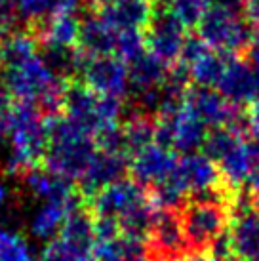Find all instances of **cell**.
I'll use <instances>...</instances> for the list:
<instances>
[{"label":"cell","instance_id":"cell-1","mask_svg":"<svg viewBox=\"0 0 259 261\" xmlns=\"http://www.w3.org/2000/svg\"><path fill=\"white\" fill-rule=\"evenodd\" d=\"M0 143L10 145L6 174L23 175L33 166L42 164L48 147V118L29 103L15 101L0 113Z\"/></svg>","mask_w":259,"mask_h":261},{"label":"cell","instance_id":"cell-2","mask_svg":"<svg viewBox=\"0 0 259 261\" xmlns=\"http://www.w3.org/2000/svg\"><path fill=\"white\" fill-rule=\"evenodd\" d=\"M88 208L94 218L113 219L122 232L139 237L149 234L154 214L159 210L147 189L134 179L124 177L97 191L88 200Z\"/></svg>","mask_w":259,"mask_h":261},{"label":"cell","instance_id":"cell-3","mask_svg":"<svg viewBox=\"0 0 259 261\" xmlns=\"http://www.w3.org/2000/svg\"><path fill=\"white\" fill-rule=\"evenodd\" d=\"M0 84L17 103L35 105L46 116L61 111L65 86L69 80H63L54 73V69L46 63L40 54L6 69H0Z\"/></svg>","mask_w":259,"mask_h":261},{"label":"cell","instance_id":"cell-4","mask_svg":"<svg viewBox=\"0 0 259 261\" xmlns=\"http://www.w3.org/2000/svg\"><path fill=\"white\" fill-rule=\"evenodd\" d=\"M48 147L44 164L65 175L67 179L76 181L84 175L90 162L97 152L94 136L82 130L79 124L61 113L48 115Z\"/></svg>","mask_w":259,"mask_h":261},{"label":"cell","instance_id":"cell-5","mask_svg":"<svg viewBox=\"0 0 259 261\" xmlns=\"http://www.w3.org/2000/svg\"><path fill=\"white\" fill-rule=\"evenodd\" d=\"M61 111L95 139L105 130L120 124L122 101L95 94L80 80H69L65 86Z\"/></svg>","mask_w":259,"mask_h":261},{"label":"cell","instance_id":"cell-6","mask_svg":"<svg viewBox=\"0 0 259 261\" xmlns=\"http://www.w3.org/2000/svg\"><path fill=\"white\" fill-rule=\"evenodd\" d=\"M202 151L216 162L221 179L229 185L242 187L244 183H250L253 172V145L252 141L242 138L237 126L208 132Z\"/></svg>","mask_w":259,"mask_h":261},{"label":"cell","instance_id":"cell-7","mask_svg":"<svg viewBox=\"0 0 259 261\" xmlns=\"http://www.w3.org/2000/svg\"><path fill=\"white\" fill-rule=\"evenodd\" d=\"M187 246L196 250L216 248L227 239L229 231V210L217 196H198L185 206L181 214Z\"/></svg>","mask_w":259,"mask_h":261},{"label":"cell","instance_id":"cell-8","mask_svg":"<svg viewBox=\"0 0 259 261\" xmlns=\"http://www.w3.org/2000/svg\"><path fill=\"white\" fill-rule=\"evenodd\" d=\"M196 29L198 37L212 50L223 56H237L244 51L246 48H250L253 38L252 25L242 15V12L227 8L210 6Z\"/></svg>","mask_w":259,"mask_h":261},{"label":"cell","instance_id":"cell-9","mask_svg":"<svg viewBox=\"0 0 259 261\" xmlns=\"http://www.w3.org/2000/svg\"><path fill=\"white\" fill-rule=\"evenodd\" d=\"M219 181L221 174L216 162L208 154L196 151L181 154L172 177L164 185L172 187L181 198H187L191 195L198 198V196L214 195V191L219 187Z\"/></svg>","mask_w":259,"mask_h":261},{"label":"cell","instance_id":"cell-10","mask_svg":"<svg viewBox=\"0 0 259 261\" xmlns=\"http://www.w3.org/2000/svg\"><path fill=\"white\" fill-rule=\"evenodd\" d=\"M208 128L187 109L183 101L177 109L157 118V143L168 147L173 152H196L204 147Z\"/></svg>","mask_w":259,"mask_h":261},{"label":"cell","instance_id":"cell-11","mask_svg":"<svg viewBox=\"0 0 259 261\" xmlns=\"http://www.w3.org/2000/svg\"><path fill=\"white\" fill-rule=\"evenodd\" d=\"M79 79L95 94L122 101L130 94L128 63L116 56L86 58L82 61Z\"/></svg>","mask_w":259,"mask_h":261},{"label":"cell","instance_id":"cell-12","mask_svg":"<svg viewBox=\"0 0 259 261\" xmlns=\"http://www.w3.org/2000/svg\"><path fill=\"white\" fill-rule=\"evenodd\" d=\"M227 244L242 261L259 259V206L253 198L240 195L230 210Z\"/></svg>","mask_w":259,"mask_h":261},{"label":"cell","instance_id":"cell-13","mask_svg":"<svg viewBox=\"0 0 259 261\" xmlns=\"http://www.w3.org/2000/svg\"><path fill=\"white\" fill-rule=\"evenodd\" d=\"M187 35L168 8H154L149 25L145 27V46L147 51L159 58L168 67L177 65Z\"/></svg>","mask_w":259,"mask_h":261},{"label":"cell","instance_id":"cell-14","mask_svg":"<svg viewBox=\"0 0 259 261\" xmlns=\"http://www.w3.org/2000/svg\"><path fill=\"white\" fill-rule=\"evenodd\" d=\"M216 90L235 107H250L259 99V71L250 61L230 56L225 61Z\"/></svg>","mask_w":259,"mask_h":261},{"label":"cell","instance_id":"cell-15","mask_svg":"<svg viewBox=\"0 0 259 261\" xmlns=\"http://www.w3.org/2000/svg\"><path fill=\"white\" fill-rule=\"evenodd\" d=\"M225 56L212 50L200 37H187L177 65L185 69L189 80L200 88H216L223 73Z\"/></svg>","mask_w":259,"mask_h":261},{"label":"cell","instance_id":"cell-16","mask_svg":"<svg viewBox=\"0 0 259 261\" xmlns=\"http://www.w3.org/2000/svg\"><path fill=\"white\" fill-rule=\"evenodd\" d=\"M177 164V156L168 147L160 143L145 147L139 152L132 154L130 160V174L132 179L145 189H157L164 185L172 177Z\"/></svg>","mask_w":259,"mask_h":261},{"label":"cell","instance_id":"cell-17","mask_svg":"<svg viewBox=\"0 0 259 261\" xmlns=\"http://www.w3.org/2000/svg\"><path fill=\"white\" fill-rule=\"evenodd\" d=\"M185 105L206 128H230L238 122V107L229 103L216 88H191L185 94Z\"/></svg>","mask_w":259,"mask_h":261},{"label":"cell","instance_id":"cell-18","mask_svg":"<svg viewBox=\"0 0 259 261\" xmlns=\"http://www.w3.org/2000/svg\"><path fill=\"white\" fill-rule=\"evenodd\" d=\"M31 195L36 196L42 202H63V204H76L80 200H86L80 195L79 187H74L71 179L65 175L54 172L46 164L33 166L29 172L21 175Z\"/></svg>","mask_w":259,"mask_h":261},{"label":"cell","instance_id":"cell-19","mask_svg":"<svg viewBox=\"0 0 259 261\" xmlns=\"http://www.w3.org/2000/svg\"><path fill=\"white\" fill-rule=\"evenodd\" d=\"M128 156L122 154V152L97 149L88 170L79 179L76 187H79L80 195L84 196L88 202L97 191H101V189L111 185V183L118 181V179H122L124 174L128 172Z\"/></svg>","mask_w":259,"mask_h":261},{"label":"cell","instance_id":"cell-20","mask_svg":"<svg viewBox=\"0 0 259 261\" xmlns=\"http://www.w3.org/2000/svg\"><path fill=\"white\" fill-rule=\"evenodd\" d=\"M149 237L157 254L166 257L170 255L177 257L187 246L181 214H177L175 208H159L152 219Z\"/></svg>","mask_w":259,"mask_h":261},{"label":"cell","instance_id":"cell-21","mask_svg":"<svg viewBox=\"0 0 259 261\" xmlns=\"http://www.w3.org/2000/svg\"><path fill=\"white\" fill-rule=\"evenodd\" d=\"M118 31L109 25L99 14H92L82 17L79 31L76 48L86 58H99V56H115Z\"/></svg>","mask_w":259,"mask_h":261},{"label":"cell","instance_id":"cell-22","mask_svg":"<svg viewBox=\"0 0 259 261\" xmlns=\"http://www.w3.org/2000/svg\"><path fill=\"white\" fill-rule=\"evenodd\" d=\"M152 12V0H124L120 4L97 10V14L116 31H143L151 21Z\"/></svg>","mask_w":259,"mask_h":261},{"label":"cell","instance_id":"cell-23","mask_svg":"<svg viewBox=\"0 0 259 261\" xmlns=\"http://www.w3.org/2000/svg\"><path fill=\"white\" fill-rule=\"evenodd\" d=\"M86 202L80 200L76 204H63V202H42L36 212L33 214L29 223V231L36 240H54L63 229L65 221L69 218L72 208L79 204Z\"/></svg>","mask_w":259,"mask_h":261},{"label":"cell","instance_id":"cell-24","mask_svg":"<svg viewBox=\"0 0 259 261\" xmlns=\"http://www.w3.org/2000/svg\"><path fill=\"white\" fill-rule=\"evenodd\" d=\"M170 69L166 63H162L159 58H154L149 51H143L139 58L128 63V74H130V88H136L139 92L154 90L160 88L168 80Z\"/></svg>","mask_w":259,"mask_h":261},{"label":"cell","instance_id":"cell-25","mask_svg":"<svg viewBox=\"0 0 259 261\" xmlns=\"http://www.w3.org/2000/svg\"><path fill=\"white\" fill-rule=\"evenodd\" d=\"M120 130H122L124 149L128 156L157 143V120L151 115L136 113L124 124H120Z\"/></svg>","mask_w":259,"mask_h":261},{"label":"cell","instance_id":"cell-26","mask_svg":"<svg viewBox=\"0 0 259 261\" xmlns=\"http://www.w3.org/2000/svg\"><path fill=\"white\" fill-rule=\"evenodd\" d=\"M92 250L94 246L76 242L65 234H58L44 248L40 261H94Z\"/></svg>","mask_w":259,"mask_h":261},{"label":"cell","instance_id":"cell-27","mask_svg":"<svg viewBox=\"0 0 259 261\" xmlns=\"http://www.w3.org/2000/svg\"><path fill=\"white\" fill-rule=\"evenodd\" d=\"M14 10L17 21H25L36 29L56 14L61 0H4Z\"/></svg>","mask_w":259,"mask_h":261},{"label":"cell","instance_id":"cell-28","mask_svg":"<svg viewBox=\"0 0 259 261\" xmlns=\"http://www.w3.org/2000/svg\"><path fill=\"white\" fill-rule=\"evenodd\" d=\"M210 6H212L210 0H168L166 8L185 29H189V27H198Z\"/></svg>","mask_w":259,"mask_h":261},{"label":"cell","instance_id":"cell-29","mask_svg":"<svg viewBox=\"0 0 259 261\" xmlns=\"http://www.w3.org/2000/svg\"><path fill=\"white\" fill-rule=\"evenodd\" d=\"M0 261H35V255L19 232L0 227Z\"/></svg>","mask_w":259,"mask_h":261},{"label":"cell","instance_id":"cell-30","mask_svg":"<svg viewBox=\"0 0 259 261\" xmlns=\"http://www.w3.org/2000/svg\"><path fill=\"white\" fill-rule=\"evenodd\" d=\"M143 51H147L143 31H118L115 50L116 58H120L122 61L130 63L136 58H139Z\"/></svg>","mask_w":259,"mask_h":261},{"label":"cell","instance_id":"cell-31","mask_svg":"<svg viewBox=\"0 0 259 261\" xmlns=\"http://www.w3.org/2000/svg\"><path fill=\"white\" fill-rule=\"evenodd\" d=\"M92 259L94 261H128L126 248H124V240H122V231L113 234V237L95 239L94 250H92Z\"/></svg>","mask_w":259,"mask_h":261},{"label":"cell","instance_id":"cell-32","mask_svg":"<svg viewBox=\"0 0 259 261\" xmlns=\"http://www.w3.org/2000/svg\"><path fill=\"white\" fill-rule=\"evenodd\" d=\"M210 261H242L237 254L230 252L229 244H227V239L223 242H219L216 248H212V259Z\"/></svg>","mask_w":259,"mask_h":261},{"label":"cell","instance_id":"cell-33","mask_svg":"<svg viewBox=\"0 0 259 261\" xmlns=\"http://www.w3.org/2000/svg\"><path fill=\"white\" fill-rule=\"evenodd\" d=\"M252 145H253V172L250 183H252L253 193H255V196H257L259 200V139L252 141Z\"/></svg>","mask_w":259,"mask_h":261},{"label":"cell","instance_id":"cell-34","mask_svg":"<svg viewBox=\"0 0 259 261\" xmlns=\"http://www.w3.org/2000/svg\"><path fill=\"white\" fill-rule=\"evenodd\" d=\"M248 126L253 132L255 139H259V99L253 101L248 109Z\"/></svg>","mask_w":259,"mask_h":261},{"label":"cell","instance_id":"cell-35","mask_svg":"<svg viewBox=\"0 0 259 261\" xmlns=\"http://www.w3.org/2000/svg\"><path fill=\"white\" fill-rule=\"evenodd\" d=\"M246 19L259 27V0H244Z\"/></svg>","mask_w":259,"mask_h":261},{"label":"cell","instance_id":"cell-36","mask_svg":"<svg viewBox=\"0 0 259 261\" xmlns=\"http://www.w3.org/2000/svg\"><path fill=\"white\" fill-rule=\"evenodd\" d=\"M248 50H250V63L259 71V33L257 35H253L252 44H250Z\"/></svg>","mask_w":259,"mask_h":261},{"label":"cell","instance_id":"cell-37","mask_svg":"<svg viewBox=\"0 0 259 261\" xmlns=\"http://www.w3.org/2000/svg\"><path fill=\"white\" fill-rule=\"evenodd\" d=\"M8 196H10V191H8L6 183H4L2 179H0V214H2V210H4V206H6Z\"/></svg>","mask_w":259,"mask_h":261},{"label":"cell","instance_id":"cell-38","mask_svg":"<svg viewBox=\"0 0 259 261\" xmlns=\"http://www.w3.org/2000/svg\"><path fill=\"white\" fill-rule=\"evenodd\" d=\"M172 261H210V259H206L202 254H187V255H177Z\"/></svg>","mask_w":259,"mask_h":261},{"label":"cell","instance_id":"cell-39","mask_svg":"<svg viewBox=\"0 0 259 261\" xmlns=\"http://www.w3.org/2000/svg\"><path fill=\"white\" fill-rule=\"evenodd\" d=\"M95 4V8L99 10V8H109V6H115V4H120L124 0H92Z\"/></svg>","mask_w":259,"mask_h":261},{"label":"cell","instance_id":"cell-40","mask_svg":"<svg viewBox=\"0 0 259 261\" xmlns=\"http://www.w3.org/2000/svg\"><path fill=\"white\" fill-rule=\"evenodd\" d=\"M0 33H2V25H0Z\"/></svg>","mask_w":259,"mask_h":261},{"label":"cell","instance_id":"cell-41","mask_svg":"<svg viewBox=\"0 0 259 261\" xmlns=\"http://www.w3.org/2000/svg\"><path fill=\"white\" fill-rule=\"evenodd\" d=\"M255 261H259V259H255Z\"/></svg>","mask_w":259,"mask_h":261}]
</instances>
